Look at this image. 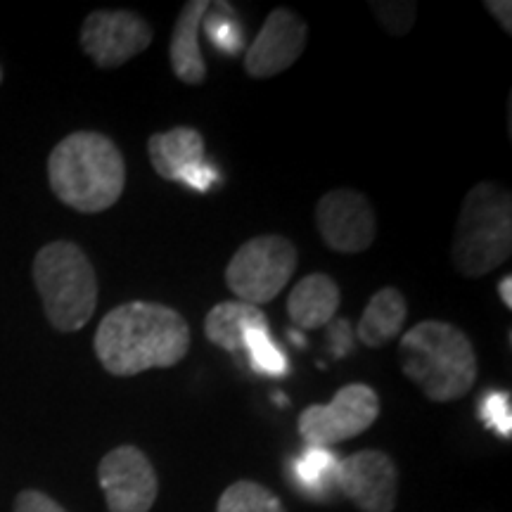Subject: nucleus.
Wrapping results in <instances>:
<instances>
[{
    "label": "nucleus",
    "instance_id": "nucleus-25",
    "mask_svg": "<svg viewBox=\"0 0 512 512\" xmlns=\"http://www.w3.org/2000/svg\"><path fill=\"white\" fill-rule=\"evenodd\" d=\"M484 8L498 19L501 29L510 36L512 34V3L510 0H486Z\"/></svg>",
    "mask_w": 512,
    "mask_h": 512
},
{
    "label": "nucleus",
    "instance_id": "nucleus-22",
    "mask_svg": "<svg viewBox=\"0 0 512 512\" xmlns=\"http://www.w3.org/2000/svg\"><path fill=\"white\" fill-rule=\"evenodd\" d=\"M377 19L392 36H406L415 22V3H373Z\"/></svg>",
    "mask_w": 512,
    "mask_h": 512
},
{
    "label": "nucleus",
    "instance_id": "nucleus-12",
    "mask_svg": "<svg viewBox=\"0 0 512 512\" xmlns=\"http://www.w3.org/2000/svg\"><path fill=\"white\" fill-rule=\"evenodd\" d=\"M309 27L294 10L275 8L245 53V72L254 79H271L287 72L306 48Z\"/></svg>",
    "mask_w": 512,
    "mask_h": 512
},
{
    "label": "nucleus",
    "instance_id": "nucleus-23",
    "mask_svg": "<svg viewBox=\"0 0 512 512\" xmlns=\"http://www.w3.org/2000/svg\"><path fill=\"white\" fill-rule=\"evenodd\" d=\"M207 29H209L211 41H214L216 46L226 50V53H240L242 36L233 29V24L226 22V19L219 17V15H211Z\"/></svg>",
    "mask_w": 512,
    "mask_h": 512
},
{
    "label": "nucleus",
    "instance_id": "nucleus-4",
    "mask_svg": "<svg viewBox=\"0 0 512 512\" xmlns=\"http://www.w3.org/2000/svg\"><path fill=\"white\" fill-rule=\"evenodd\" d=\"M512 254V197L494 181H482L460 207L451 261L463 278H482Z\"/></svg>",
    "mask_w": 512,
    "mask_h": 512
},
{
    "label": "nucleus",
    "instance_id": "nucleus-6",
    "mask_svg": "<svg viewBox=\"0 0 512 512\" xmlns=\"http://www.w3.org/2000/svg\"><path fill=\"white\" fill-rule=\"evenodd\" d=\"M297 264V247L285 235H256L233 254L226 268V285L240 302L268 304L285 290Z\"/></svg>",
    "mask_w": 512,
    "mask_h": 512
},
{
    "label": "nucleus",
    "instance_id": "nucleus-11",
    "mask_svg": "<svg viewBox=\"0 0 512 512\" xmlns=\"http://www.w3.org/2000/svg\"><path fill=\"white\" fill-rule=\"evenodd\" d=\"M337 489L363 512H394L399 470L384 451L351 453L337 465Z\"/></svg>",
    "mask_w": 512,
    "mask_h": 512
},
{
    "label": "nucleus",
    "instance_id": "nucleus-7",
    "mask_svg": "<svg viewBox=\"0 0 512 512\" xmlns=\"http://www.w3.org/2000/svg\"><path fill=\"white\" fill-rule=\"evenodd\" d=\"M380 415V399L368 384H344L330 403H313L299 415V434L306 446L330 448L373 427Z\"/></svg>",
    "mask_w": 512,
    "mask_h": 512
},
{
    "label": "nucleus",
    "instance_id": "nucleus-3",
    "mask_svg": "<svg viewBox=\"0 0 512 512\" xmlns=\"http://www.w3.org/2000/svg\"><path fill=\"white\" fill-rule=\"evenodd\" d=\"M401 370L430 401H458L475 387L477 351L470 337L444 320H422L403 332L399 344Z\"/></svg>",
    "mask_w": 512,
    "mask_h": 512
},
{
    "label": "nucleus",
    "instance_id": "nucleus-17",
    "mask_svg": "<svg viewBox=\"0 0 512 512\" xmlns=\"http://www.w3.org/2000/svg\"><path fill=\"white\" fill-rule=\"evenodd\" d=\"M408 318V304L401 290L396 287H382L377 290L363 316L358 320V339L370 349H380L403 332Z\"/></svg>",
    "mask_w": 512,
    "mask_h": 512
},
{
    "label": "nucleus",
    "instance_id": "nucleus-27",
    "mask_svg": "<svg viewBox=\"0 0 512 512\" xmlns=\"http://www.w3.org/2000/svg\"><path fill=\"white\" fill-rule=\"evenodd\" d=\"M498 292H501V302L505 309H512V275H505V278L498 283Z\"/></svg>",
    "mask_w": 512,
    "mask_h": 512
},
{
    "label": "nucleus",
    "instance_id": "nucleus-19",
    "mask_svg": "<svg viewBox=\"0 0 512 512\" xmlns=\"http://www.w3.org/2000/svg\"><path fill=\"white\" fill-rule=\"evenodd\" d=\"M216 512H285V508L280 498L264 484L240 479L223 491Z\"/></svg>",
    "mask_w": 512,
    "mask_h": 512
},
{
    "label": "nucleus",
    "instance_id": "nucleus-10",
    "mask_svg": "<svg viewBox=\"0 0 512 512\" xmlns=\"http://www.w3.org/2000/svg\"><path fill=\"white\" fill-rule=\"evenodd\" d=\"M320 238L337 254H361L375 242V209L363 192L337 188L325 192L316 207Z\"/></svg>",
    "mask_w": 512,
    "mask_h": 512
},
{
    "label": "nucleus",
    "instance_id": "nucleus-15",
    "mask_svg": "<svg viewBox=\"0 0 512 512\" xmlns=\"http://www.w3.org/2000/svg\"><path fill=\"white\" fill-rule=\"evenodd\" d=\"M342 302L339 285L328 273H311L294 285L287 297V313L302 330H320L335 318Z\"/></svg>",
    "mask_w": 512,
    "mask_h": 512
},
{
    "label": "nucleus",
    "instance_id": "nucleus-1",
    "mask_svg": "<svg viewBox=\"0 0 512 512\" xmlns=\"http://www.w3.org/2000/svg\"><path fill=\"white\" fill-rule=\"evenodd\" d=\"M190 325L171 306L157 302L121 304L100 320L95 356L114 377H133L152 368H174L190 351Z\"/></svg>",
    "mask_w": 512,
    "mask_h": 512
},
{
    "label": "nucleus",
    "instance_id": "nucleus-20",
    "mask_svg": "<svg viewBox=\"0 0 512 512\" xmlns=\"http://www.w3.org/2000/svg\"><path fill=\"white\" fill-rule=\"evenodd\" d=\"M245 354L252 366L264 375H285L287 358L283 351L273 344L268 328H254L245 335Z\"/></svg>",
    "mask_w": 512,
    "mask_h": 512
},
{
    "label": "nucleus",
    "instance_id": "nucleus-26",
    "mask_svg": "<svg viewBox=\"0 0 512 512\" xmlns=\"http://www.w3.org/2000/svg\"><path fill=\"white\" fill-rule=\"evenodd\" d=\"M214 181H216V169H214V166H209L207 162H204L202 166H197V169H192L190 174L185 176L181 183H188L195 190H207Z\"/></svg>",
    "mask_w": 512,
    "mask_h": 512
},
{
    "label": "nucleus",
    "instance_id": "nucleus-28",
    "mask_svg": "<svg viewBox=\"0 0 512 512\" xmlns=\"http://www.w3.org/2000/svg\"><path fill=\"white\" fill-rule=\"evenodd\" d=\"M0 83H3V67H0Z\"/></svg>",
    "mask_w": 512,
    "mask_h": 512
},
{
    "label": "nucleus",
    "instance_id": "nucleus-24",
    "mask_svg": "<svg viewBox=\"0 0 512 512\" xmlns=\"http://www.w3.org/2000/svg\"><path fill=\"white\" fill-rule=\"evenodd\" d=\"M15 512H67L60 503L53 501L48 494L36 489L22 491L15 498Z\"/></svg>",
    "mask_w": 512,
    "mask_h": 512
},
{
    "label": "nucleus",
    "instance_id": "nucleus-21",
    "mask_svg": "<svg viewBox=\"0 0 512 512\" xmlns=\"http://www.w3.org/2000/svg\"><path fill=\"white\" fill-rule=\"evenodd\" d=\"M479 418L489 430H494L501 437H512V406L508 392H491L482 399Z\"/></svg>",
    "mask_w": 512,
    "mask_h": 512
},
{
    "label": "nucleus",
    "instance_id": "nucleus-8",
    "mask_svg": "<svg viewBox=\"0 0 512 512\" xmlns=\"http://www.w3.org/2000/svg\"><path fill=\"white\" fill-rule=\"evenodd\" d=\"M155 41V29L136 12L95 10L81 27V50L100 69H114L145 53Z\"/></svg>",
    "mask_w": 512,
    "mask_h": 512
},
{
    "label": "nucleus",
    "instance_id": "nucleus-2",
    "mask_svg": "<svg viewBox=\"0 0 512 512\" xmlns=\"http://www.w3.org/2000/svg\"><path fill=\"white\" fill-rule=\"evenodd\" d=\"M48 181L62 204L79 214H100L124 195V155L112 138L95 131H76L50 152Z\"/></svg>",
    "mask_w": 512,
    "mask_h": 512
},
{
    "label": "nucleus",
    "instance_id": "nucleus-14",
    "mask_svg": "<svg viewBox=\"0 0 512 512\" xmlns=\"http://www.w3.org/2000/svg\"><path fill=\"white\" fill-rule=\"evenodd\" d=\"M211 8H214V3H209V0L185 3L176 19L174 34H171V69H174L176 79L188 83V86H200L207 79V64H204L197 36H200L202 19L209 15Z\"/></svg>",
    "mask_w": 512,
    "mask_h": 512
},
{
    "label": "nucleus",
    "instance_id": "nucleus-18",
    "mask_svg": "<svg viewBox=\"0 0 512 512\" xmlns=\"http://www.w3.org/2000/svg\"><path fill=\"white\" fill-rule=\"evenodd\" d=\"M337 465L339 460L330 448L306 446L302 456L294 460L292 475L311 496H323L330 486H337Z\"/></svg>",
    "mask_w": 512,
    "mask_h": 512
},
{
    "label": "nucleus",
    "instance_id": "nucleus-13",
    "mask_svg": "<svg viewBox=\"0 0 512 512\" xmlns=\"http://www.w3.org/2000/svg\"><path fill=\"white\" fill-rule=\"evenodd\" d=\"M152 169L164 181L181 183L192 169L204 164V138L197 128L178 126L166 133H155L147 140Z\"/></svg>",
    "mask_w": 512,
    "mask_h": 512
},
{
    "label": "nucleus",
    "instance_id": "nucleus-16",
    "mask_svg": "<svg viewBox=\"0 0 512 512\" xmlns=\"http://www.w3.org/2000/svg\"><path fill=\"white\" fill-rule=\"evenodd\" d=\"M254 328H268V316L245 302H221L204 318V335L228 354H245V335Z\"/></svg>",
    "mask_w": 512,
    "mask_h": 512
},
{
    "label": "nucleus",
    "instance_id": "nucleus-9",
    "mask_svg": "<svg viewBox=\"0 0 512 512\" xmlns=\"http://www.w3.org/2000/svg\"><path fill=\"white\" fill-rule=\"evenodd\" d=\"M98 479L110 512H150L157 501L155 465L138 446L112 448L100 460Z\"/></svg>",
    "mask_w": 512,
    "mask_h": 512
},
{
    "label": "nucleus",
    "instance_id": "nucleus-5",
    "mask_svg": "<svg viewBox=\"0 0 512 512\" xmlns=\"http://www.w3.org/2000/svg\"><path fill=\"white\" fill-rule=\"evenodd\" d=\"M34 283L57 332H79L98 309V273L76 242L55 240L38 249Z\"/></svg>",
    "mask_w": 512,
    "mask_h": 512
}]
</instances>
